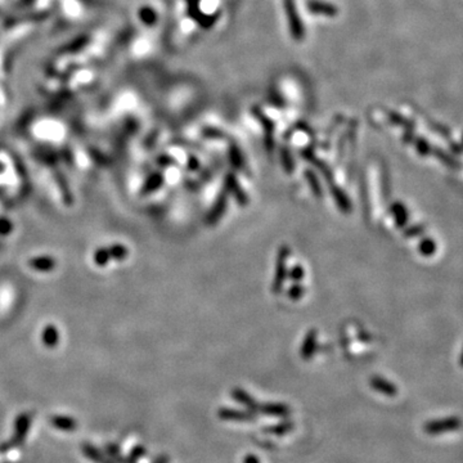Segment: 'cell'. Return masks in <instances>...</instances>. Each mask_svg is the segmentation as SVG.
<instances>
[{
	"label": "cell",
	"mask_w": 463,
	"mask_h": 463,
	"mask_svg": "<svg viewBox=\"0 0 463 463\" xmlns=\"http://www.w3.org/2000/svg\"><path fill=\"white\" fill-rule=\"evenodd\" d=\"M218 416L221 419H228V421H252L255 418V413L250 411H237L232 408H220L218 412Z\"/></svg>",
	"instance_id": "6da1fadb"
},
{
	"label": "cell",
	"mask_w": 463,
	"mask_h": 463,
	"mask_svg": "<svg viewBox=\"0 0 463 463\" xmlns=\"http://www.w3.org/2000/svg\"><path fill=\"white\" fill-rule=\"evenodd\" d=\"M232 396H233V399H236L239 404L246 406L247 411L252 412V413H257V412H259L260 404L257 403L250 394H247L246 391L242 390V388H233V390H232Z\"/></svg>",
	"instance_id": "7a4b0ae2"
},
{
	"label": "cell",
	"mask_w": 463,
	"mask_h": 463,
	"mask_svg": "<svg viewBox=\"0 0 463 463\" xmlns=\"http://www.w3.org/2000/svg\"><path fill=\"white\" fill-rule=\"evenodd\" d=\"M259 412L262 414H266V416L279 417V418H286L291 413L290 408L280 403H268L264 404V405H260Z\"/></svg>",
	"instance_id": "3957f363"
},
{
	"label": "cell",
	"mask_w": 463,
	"mask_h": 463,
	"mask_svg": "<svg viewBox=\"0 0 463 463\" xmlns=\"http://www.w3.org/2000/svg\"><path fill=\"white\" fill-rule=\"evenodd\" d=\"M370 385L373 386V388L378 391V393H382L387 396H395L398 390H396L395 386L393 383H390L388 381H386L385 378L381 377H373L370 380Z\"/></svg>",
	"instance_id": "277c9868"
},
{
	"label": "cell",
	"mask_w": 463,
	"mask_h": 463,
	"mask_svg": "<svg viewBox=\"0 0 463 463\" xmlns=\"http://www.w3.org/2000/svg\"><path fill=\"white\" fill-rule=\"evenodd\" d=\"M458 426V421L455 419H448V421H439V422H432L426 426V430L430 434H436L440 432L442 429H454Z\"/></svg>",
	"instance_id": "5b68a950"
},
{
	"label": "cell",
	"mask_w": 463,
	"mask_h": 463,
	"mask_svg": "<svg viewBox=\"0 0 463 463\" xmlns=\"http://www.w3.org/2000/svg\"><path fill=\"white\" fill-rule=\"evenodd\" d=\"M292 429H293V423L291 421H288V422H282V423H278V424H274V426L268 427V429H265V431H268L269 434L278 435V436H280V435H284V434H287V432H290Z\"/></svg>",
	"instance_id": "8992f818"
},
{
	"label": "cell",
	"mask_w": 463,
	"mask_h": 463,
	"mask_svg": "<svg viewBox=\"0 0 463 463\" xmlns=\"http://www.w3.org/2000/svg\"><path fill=\"white\" fill-rule=\"evenodd\" d=\"M393 211L395 213V218H396V223H398L399 226H404L405 225L406 220H408V213H406V210L404 208L403 205L400 203H395L393 206Z\"/></svg>",
	"instance_id": "52a82bcc"
},
{
	"label": "cell",
	"mask_w": 463,
	"mask_h": 463,
	"mask_svg": "<svg viewBox=\"0 0 463 463\" xmlns=\"http://www.w3.org/2000/svg\"><path fill=\"white\" fill-rule=\"evenodd\" d=\"M436 251V243H435L434 239L424 238L423 241L419 243V252L424 256H431Z\"/></svg>",
	"instance_id": "ba28073f"
},
{
	"label": "cell",
	"mask_w": 463,
	"mask_h": 463,
	"mask_svg": "<svg viewBox=\"0 0 463 463\" xmlns=\"http://www.w3.org/2000/svg\"><path fill=\"white\" fill-rule=\"evenodd\" d=\"M435 154H436L437 158H440V159H441V161H444L445 164H447L449 167H454V169H459V167H460L459 161H457V159H455L454 157L449 156V154L445 153V152L439 151V149H435Z\"/></svg>",
	"instance_id": "9c48e42d"
},
{
	"label": "cell",
	"mask_w": 463,
	"mask_h": 463,
	"mask_svg": "<svg viewBox=\"0 0 463 463\" xmlns=\"http://www.w3.org/2000/svg\"><path fill=\"white\" fill-rule=\"evenodd\" d=\"M417 149H418V152L422 154V156H426V154L430 152V147L424 139H419V140L417 141Z\"/></svg>",
	"instance_id": "30bf717a"
},
{
	"label": "cell",
	"mask_w": 463,
	"mask_h": 463,
	"mask_svg": "<svg viewBox=\"0 0 463 463\" xmlns=\"http://www.w3.org/2000/svg\"><path fill=\"white\" fill-rule=\"evenodd\" d=\"M423 230H424L423 225H417L414 229H411V230L406 232V236H416V234L423 233Z\"/></svg>",
	"instance_id": "8fae6325"
},
{
	"label": "cell",
	"mask_w": 463,
	"mask_h": 463,
	"mask_svg": "<svg viewBox=\"0 0 463 463\" xmlns=\"http://www.w3.org/2000/svg\"><path fill=\"white\" fill-rule=\"evenodd\" d=\"M243 463H260V459L255 454H247L243 458Z\"/></svg>",
	"instance_id": "7c38bea8"
},
{
	"label": "cell",
	"mask_w": 463,
	"mask_h": 463,
	"mask_svg": "<svg viewBox=\"0 0 463 463\" xmlns=\"http://www.w3.org/2000/svg\"><path fill=\"white\" fill-rule=\"evenodd\" d=\"M460 364L463 365V352H462V355H460Z\"/></svg>",
	"instance_id": "4fadbf2b"
},
{
	"label": "cell",
	"mask_w": 463,
	"mask_h": 463,
	"mask_svg": "<svg viewBox=\"0 0 463 463\" xmlns=\"http://www.w3.org/2000/svg\"><path fill=\"white\" fill-rule=\"evenodd\" d=\"M462 147H463V144H462Z\"/></svg>",
	"instance_id": "5bb4252c"
}]
</instances>
